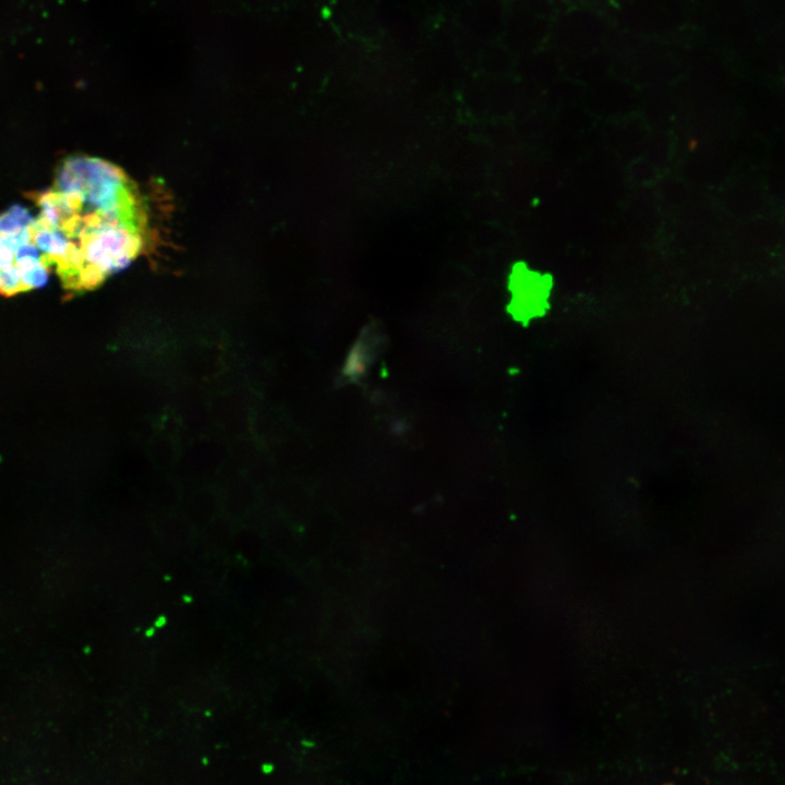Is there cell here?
Instances as JSON below:
<instances>
[{"mask_svg":"<svg viewBox=\"0 0 785 785\" xmlns=\"http://www.w3.org/2000/svg\"><path fill=\"white\" fill-rule=\"evenodd\" d=\"M61 192L57 230L64 254L77 258L81 290L98 287L143 250L148 216L137 185L119 167L96 157L72 156L55 178Z\"/></svg>","mask_w":785,"mask_h":785,"instance_id":"obj_1","label":"cell"},{"mask_svg":"<svg viewBox=\"0 0 785 785\" xmlns=\"http://www.w3.org/2000/svg\"><path fill=\"white\" fill-rule=\"evenodd\" d=\"M367 365L366 348L361 341H357L346 355L342 374L350 379H358L366 373Z\"/></svg>","mask_w":785,"mask_h":785,"instance_id":"obj_2","label":"cell"},{"mask_svg":"<svg viewBox=\"0 0 785 785\" xmlns=\"http://www.w3.org/2000/svg\"><path fill=\"white\" fill-rule=\"evenodd\" d=\"M26 289L21 280V273L15 265L0 269V294L3 297H13Z\"/></svg>","mask_w":785,"mask_h":785,"instance_id":"obj_3","label":"cell"},{"mask_svg":"<svg viewBox=\"0 0 785 785\" xmlns=\"http://www.w3.org/2000/svg\"><path fill=\"white\" fill-rule=\"evenodd\" d=\"M21 280L26 291L35 288H44L49 280V267L40 259L36 266L21 273Z\"/></svg>","mask_w":785,"mask_h":785,"instance_id":"obj_4","label":"cell"},{"mask_svg":"<svg viewBox=\"0 0 785 785\" xmlns=\"http://www.w3.org/2000/svg\"><path fill=\"white\" fill-rule=\"evenodd\" d=\"M14 261L16 268L23 273L36 266L40 261V255L33 243H27L16 251Z\"/></svg>","mask_w":785,"mask_h":785,"instance_id":"obj_5","label":"cell"},{"mask_svg":"<svg viewBox=\"0 0 785 785\" xmlns=\"http://www.w3.org/2000/svg\"><path fill=\"white\" fill-rule=\"evenodd\" d=\"M23 228L25 227L22 226V224L10 210H5L0 214V233H15Z\"/></svg>","mask_w":785,"mask_h":785,"instance_id":"obj_6","label":"cell"},{"mask_svg":"<svg viewBox=\"0 0 785 785\" xmlns=\"http://www.w3.org/2000/svg\"><path fill=\"white\" fill-rule=\"evenodd\" d=\"M15 252L0 234V269L13 266Z\"/></svg>","mask_w":785,"mask_h":785,"instance_id":"obj_7","label":"cell"}]
</instances>
